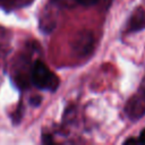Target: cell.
Here are the masks:
<instances>
[{"instance_id":"4","label":"cell","mask_w":145,"mask_h":145,"mask_svg":"<svg viewBox=\"0 0 145 145\" xmlns=\"http://www.w3.org/2000/svg\"><path fill=\"white\" fill-rule=\"evenodd\" d=\"M145 28V10L137 8L130 16L128 22V29L130 32H138Z\"/></svg>"},{"instance_id":"9","label":"cell","mask_w":145,"mask_h":145,"mask_svg":"<svg viewBox=\"0 0 145 145\" xmlns=\"http://www.w3.org/2000/svg\"><path fill=\"white\" fill-rule=\"evenodd\" d=\"M137 143H138V140H136L134 138H129V139L125 140V144H137Z\"/></svg>"},{"instance_id":"6","label":"cell","mask_w":145,"mask_h":145,"mask_svg":"<svg viewBox=\"0 0 145 145\" xmlns=\"http://www.w3.org/2000/svg\"><path fill=\"white\" fill-rule=\"evenodd\" d=\"M16 1H18V0H0V8L12 7V6H15Z\"/></svg>"},{"instance_id":"3","label":"cell","mask_w":145,"mask_h":145,"mask_svg":"<svg viewBox=\"0 0 145 145\" xmlns=\"http://www.w3.org/2000/svg\"><path fill=\"white\" fill-rule=\"evenodd\" d=\"M126 113L130 119H139L145 114V89L139 91L128 101Z\"/></svg>"},{"instance_id":"1","label":"cell","mask_w":145,"mask_h":145,"mask_svg":"<svg viewBox=\"0 0 145 145\" xmlns=\"http://www.w3.org/2000/svg\"><path fill=\"white\" fill-rule=\"evenodd\" d=\"M29 79L36 88L42 91L56 92L60 84L58 76L40 59H36L33 62L31 67Z\"/></svg>"},{"instance_id":"7","label":"cell","mask_w":145,"mask_h":145,"mask_svg":"<svg viewBox=\"0 0 145 145\" xmlns=\"http://www.w3.org/2000/svg\"><path fill=\"white\" fill-rule=\"evenodd\" d=\"M42 143L44 144H50V143H54V140L52 139V136L51 135H43L42 136Z\"/></svg>"},{"instance_id":"2","label":"cell","mask_w":145,"mask_h":145,"mask_svg":"<svg viewBox=\"0 0 145 145\" xmlns=\"http://www.w3.org/2000/svg\"><path fill=\"white\" fill-rule=\"evenodd\" d=\"M72 53L77 58H86L94 50V34L89 29L79 31L71 42Z\"/></svg>"},{"instance_id":"5","label":"cell","mask_w":145,"mask_h":145,"mask_svg":"<svg viewBox=\"0 0 145 145\" xmlns=\"http://www.w3.org/2000/svg\"><path fill=\"white\" fill-rule=\"evenodd\" d=\"M77 5L83 6V7H92L95 6L96 3H99L101 0H75Z\"/></svg>"},{"instance_id":"8","label":"cell","mask_w":145,"mask_h":145,"mask_svg":"<svg viewBox=\"0 0 145 145\" xmlns=\"http://www.w3.org/2000/svg\"><path fill=\"white\" fill-rule=\"evenodd\" d=\"M138 143L140 144H145V128L139 133V137H138Z\"/></svg>"}]
</instances>
